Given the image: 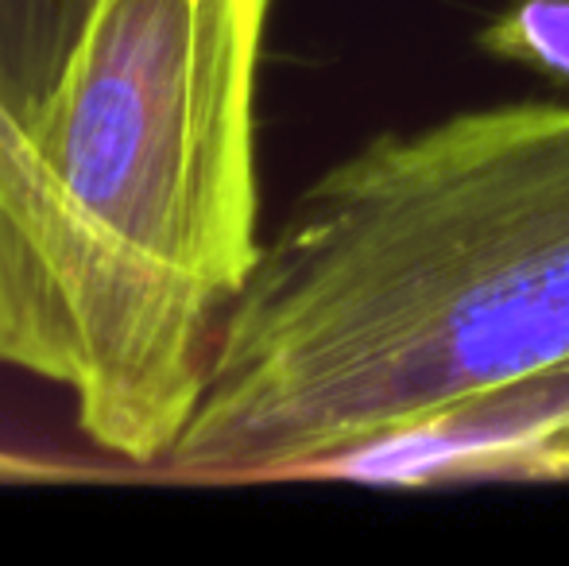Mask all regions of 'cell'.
I'll return each instance as SVG.
<instances>
[{"instance_id": "cell-1", "label": "cell", "mask_w": 569, "mask_h": 566, "mask_svg": "<svg viewBox=\"0 0 569 566\" xmlns=\"http://www.w3.org/2000/svg\"><path fill=\"white\" fill-rule=\"evenodd\" d=\"M569 380V101L383 132L299 198L229 307L187 481L333 477Z\"/></svg>"}, {"instance_id": "cell-2", "label": "cell", "mask_w": 569, "mask_h": 566, "mask_svg": "<svg viewBox=\"0 0 569 566\" xmlns=\"http://www.w3.org/2000/svg\"><path fill=\"white\" fill-rule=\"evenodd\" d=\"M276 0H93L59 82L0 113V365L163 461L260 260L256 82Z\"/></svg>"}, {"instance_id": "cell-3", "label": "cell", "mask_w": 569, "mask_h": 566, "mask_svg": "<svg viewBox=\"0 0 569 566\" xmlns=\"http://www.w3.org/2000/svg\"><path fill=\"white\" fill-rule=\"evenodd\" d=\"M93 0H0V113L28 117L59 82Z\"/></svg>"}, {"instance_id": "cell-4", "label": "cell", "mask_w": 569, "mask_h": 566, "mask_svg": "<svg viewBox=\"0 0 569 566\" xmlns=\"http://www.w3.org/2000/svg\"><path fill=\"white\" fill-rule=\"evenodd\" d=\"M480 47L569 86V0H519L480 31Z\"/></svg>"}, {"instance_id": "cell-5", "label": "cell", "mask_w": 569, "mask_h": 566, "mask_svg": "<svg viewBox=\"0 0 569 566\" xmlns=\"http://www.w3.org/2000/svg\"><path fill=\"white\" fill-rule=\"evenodd\" d=\"M47 477H59L47 461H36L16 450H0V481H47Z\"/></svg>"}, {"instance_id": "cell-6", "label": "cell", "mask_w": 569, "mask_h": 566, "mask_svg": "<svg viewBox=\"0 0 569 566\" xmlns=\"http://www.w3.org/2000/svg\"><path fill=\"white\" fill-rule=\"evenodd\" d=\"M523 477H569V438L555 443L550 450H542L539 458L523 469Z\"/></svg>"}]
</instances>
